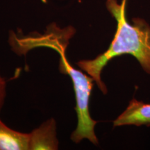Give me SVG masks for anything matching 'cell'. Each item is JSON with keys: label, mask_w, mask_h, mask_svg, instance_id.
<instances>
[{"label": "cell", "mask_w": 150, "mask_h": 150, "mask_svg": "<svg viewBox=\"0 0 150 150\" xmlns=\"http://www.w3.org/2000/svg\"><path fill=\"white\" fill-rule=\"evenodd\" d=\"M127 0L121 4L117 0H106V8L117 21V30L106 51L93 59L81 60L77 65L96 82L104 94L107 88L101 79L104 67L110 61L124 54H130L139 62L145 72L150 74V26L145 20L134 18L132 23L127 21Z\"/></svg>", "instance_id": "obj_1"}, {"label": "cell", "mask_w": 150, "mask_h": 150, "mask_svg": "<svg viewBox=\"0 0 150 150\" xmlns=\"http://www.w3.org/2000/svg\"><path fill=\"white\" fill-rule=\"evenodd\" d=\"M74 33V30L71 27L61 29L56 27V24H52L49 27L44 35L27 36L22 39L18 35H13L20 42L11 39V44H20V47H26L29 49L45 47L53 49L59 53L61 56L59 70L63 74L68 75L72 79L76 98L75 110L77 114L78 122L76 129L71 135V139L76 143H79L83 139H88L94 145H97L99 141L95 133L97 121L91 117L89 110L90 98L95 81L91 76H88L73 67L67 61L66 57L69 39Z\"/></svg>", "instance_id": "obj_2"}, {"label": "cell", "mask_w": 150, "mask_h": 150, "mask_svg": "<svg viewBox=\"0 0 150 150\" xmlns=\"http://www.w3.org/2000/svg\"><path fill=\"white\" fill-rule=\"evenodd\" d=\"M126 125L150 127V104L131 99L125 111L113 121L114 127Z\"/></svg>", "instance_id": "obj_3"}, {"label": "cell", "mask_w": 150, "mask_h": 150, "mask_svg": "<svg viewBox=\"0 0 150 150\" xmlns=\"http://www.w3.org/2000/svg\"><path fill=\"white\" fill-rule=\"evenodd\" d=\"M54 119L45 122L30 134V149H58Z\"/></svg>", "instance_id": "obj_4"}, {"label": "cell", "mask_w": 150, "mask_h": 150, "mask_svg": "<svg viewBox=\"0 0 150 150\" xmlns=\"http://www.w3.org/2000/svg\"><path fill=\"white\" fill-rule=\"evenodd\" d=\"M30 149V134L17 131L0 120V150Z\"/></svg>", "instance_id": "obj_5"}, {"label": "cell", "mask_w": 150, "mask_h": 150, "mask_svg": "<svg viewBox=\"0 0 150 150\" xmlns=\"http://www.w3.org/2000/svg\"><path fill=\"white\" fill-rule=\"evenodd\" d=\"M6 94V83L2 76L0 75V110L3 107Z\"/></svg>", "instance_id": "obj_6"}]
</instances>
